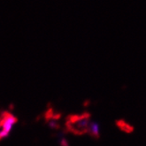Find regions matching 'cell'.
Returning a JSON list of instances; mask_svg holds the SVG:
<instances>
[{
    "instance_id": "cell-1",
    "label": "cell",
    "mask_w": 146,
    "mask_h": 146,
    "mask_svg": "<svg viewBox=\"0 0 146 146\" xmlns=\"http://www.w3.org/2000/svg\"><path fill=\"white\" fill-rule=\"evenodd\" d=\"M90 125V114L82 113L81 114L69 115L66 119V128L68 132L77 135L87 134Z\"/></svg>"
},
{
    "instance_id": "cell-2",
    "label": "cell",
    "mask_w": 146,
    "mask_h": 146,
    "mask_svg": "<svg viewBox=\"0 0 146 146\" xmlns=\"http://www.w3.org/2000/svg\"><path fill=\"white\" fill-rule=\"evenodd\" d=\"M17 121V118L10 111H0V140L8 136L13 125Z\"/></svg>"
},
{
    "instance_id": "cell-3",
    "label": "cell",
    "mask_w": 146,
    "mask_h": 146,
    "mask_svg": "<svg viewBox=\"0 0 146 146\" xmlns=\"http://www.w3.org/2000/svg\"><path fill=\"white\" fill-rule=\"evenodd\" d=\"M116 125L117 127L123 132L126 133H132L134 131V127L133 126H131L130 124H128L127 122H126L124 119H119V121H116Z\"/></svg>"
},
{
    "instance_id": "cell-4",
    "label": "cell",
    "mask_w": 146,
    "mask_h": 146,
    "mask_svg": "<svg viewBox=\"0 0 146 146\" xmlns=\"http://www.w3.org/2000/svg\"><path fill=\"white\" fill-rule=\"evenodd\" d=\"M88 134L92 136L93 138H99V127L98 125L95 122H90V128H89V132Z\"/></svg>"
}]
</instances>
